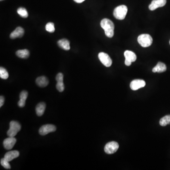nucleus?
I'll return each mask as SVG.
<instances>
[{
	"instance_id": "obj_1",
	"label": "nucleus",
	"mask_w": 170,
	"mask_h": 170,
	"mask_svg": "<svg viewBox=\"0 0 170 170\" xmlns=\"http://www.w3.org/2000/svg\"><path fill=\"white\" fill-rule=\"evenodd\" d=\"M101 27L104 29L105 35L109 38H112L114 35V25L111 20L104 19L100 23Z\"/></svg>"
},
{
	"instance_id": "obj_2",
	"label": "nucleus",
	"mask_w": 170,
	"mask_h": 170,
	"mask_svg": "<svg viewBox=\"0 0 170 170\" xmlns=\"http://www.w3.org/2000/svg\"><path fill=\"white\" fill-rule=\"evenodd\" d=\"M128 12V8L124 5L119 6L114 9L113 14L116 19L119 20H123L125 19Z\"/></svg>"
},
{
	"instance_id": "obj_3",
	"label": "nucleus",
	"mask_w": 170,
	"mask_h": 170,
	"mask_svg": "<svg viewBox=\"0 0 170 170\" xmlns=\"http://www.w3.org/2000/svg\"><path fill=\"white\" fill-rule=\"evenodd\" d=\"M138 41L141 46L147 47L150 46L153 43V39L148 34H142L138 36Z\"/></svg>"
},
{
	"instance_id": "obj_4",
	"label": "nucleus",
	"mask_w": 170,
	"mask_h": 170,
	"mask_svg": "<svg viewBox=\"0 0 170 170\" xmlns=\"http://www.w3.org/2000/svg\"><path fill=\"white\" fill-rule=\"evenodd\" d=\"M21 125L18 122L11 121L10 123V128L7 132L9 137H14L21 130Z\"/></svg>"
},
{
	"instance_id": "obj_5",
	"label": "nucleus",
	"mask_w": 170,
	"mask_h": 170,
	"mask_svg": "<svg viewBox=\"0 0 170 170\" xmlns=\"http://www.w3.org/2000/svg\"><path fill=\"white\" fill-rule=\"evenodd\" d=\"M119 147V146L118 143L116 142H110L105 145L104 148V151L107 154H114L117 151Z\"/></svg>"
},
{
	"instance_id": "obj_6",
	"label": "nucleus",
	"mask_w": 170,
	"mask_h": 170,
	"mask_svg": "<svg viewBox=\"0 0 170 170\" xmlns=\"http://www.w3.org/2000/svg\"><path fill=\"white\" fill-rule=\"evenodd\" d=\"M56 128L54 125L52 124H46L43 125L40 128L39 132L41 135L45 136L51 132L56 131Z\"/></svg>"
},
{
	"instance_id": "obj_7",
	"label": "nucleus",
	"mask_w": 170,
	"mask_h": 170,
	"mask_svg": "<svg viewBox=\"0 0 170 170\" xmlns=\"http://www.w3.org/2000/svg\"><path fill=\"white\" fill-rule=\"evenodd\" d=\"M98 58L103 65L107 67H109L112 65V60L110 56L106 53L101 52L98 54Z\"/></svg>"
},
{
	"instance_id": "obj_8",
	"label": "nucleus",
	"mask_w": 170,
	"mask_h": 170,
	"mask_svg": "<svg viewBox=\"0 0 170 170\" xmlns=\"http://www.w3.org/2000/svg\"><path fill=\"white\" fill-rule=\"evenodd\" d=\"M146 85V82L142 79H135L131 82L130 87L133 90H137L139 88H143Z\"/></svg>"
},
{
	"instance_id": "obj_9",
	"label": "nucleus",
	"mask_w": 170,
	"mask_h": 170,
	"mask_svg": "<svg viewBox=\"0 0 170 170\" xmlns=\"http://www.w3.org/2000/svg\"><path fill=\"white\" fill-rule=\"evenodd\" d=\"M166 3V0H153L149 5V9L151 11H154L159 7L164 6Z\"/></svg>"
},
{
	"instance_id": "obj_10",
	"label": "nucleus",
	"mask_w": 170,
	"mask_h": 170,
	"mask_svg": "<svg viewBox=\"0 0 170 170\" xmlns=\"http://www.w3.org/2000/svg\"><path fill=\"white\" fill-rule=\"evenodd\" d=\"M17 140L14 137H9L3 141V144L4 147L7 150L12 149L16 143Z\"/></svg>"
},
{
	"instance_id": "obj_11",
	"label": "nucleus",
	"mask_w": 170,
	"mask_h": 170,
	"mask_svg": "<svg viewBox=\"0 0 170 170\" xmlns=\"http://www.w3.org/2000/svg\"><path fill=\"white\" fill-rule=\"evenodd\" d=\"M24 34V30L21 27H18L14 30L10 35V38L11 39H15L16 38L21 37Z\"/></svg>"
},
{
	"instance_id": "obj_12",
	"label": "nucleus",
	"mask_w": 170,
	"mask_h": 170,
	"mask_svg": "<svg viewBox=\"0 0 170 170\" xmlns=\"http://www.w3.org/2000/svg\"><path fill=\"white\" fill-rule=\"evenodd\" d=\"M19 156H20V153H19L18 151H11L8 152L6 153L4 158L6 160L10 162L12 161L13 159H15V158L19 157Z\"/></svg>"
},
{
	"instance_id": "obj_13",
	"label": "nucleus",
	"mask_w": 170,
	"mask_h": 170,
	"mask_svg": "<svg viewBox=\"0 0 170 170\" xmlns=\"http://www.w3.org/2000/svg\"><path fill=\"white\" fill-rule=\"evenodd\" d=\"M28 93L26 91H22L20 94V101L18 102V104L20 107H25L26 104V100L28 97Z\"/></svg>"
},
{
	"instance_id": "obj_14",
	"label": "nucleus",
	"mask_w": 170,
	"mask_h": 170,
	"mask_svg": "<svg viewBox=\"0 0 170 170\" xmlns=\"http://www.w3.org/2000/svg\"><path fill=\"white\" fill-rule=\"evenodd\" d=\"M36 82L38 86L42 88L46 87L49 83L48 79L45 76L38 77Z\"/></svg>"
},
{
	"instance_id": "obj_15",
	"label": "nucleus",
	"mask_w": 170,
	"mask_h": 170,
	"mask_svg": "<svg viewBox=\"0 0 170 170\" xmlns=\"http://www.w3.org/2000/svg\"><path fill=\"white\" fill-rule=\"evenodd\" d=\"M167 69L165 64L161 62H159L152 70L153 73H162L165 71Z\"/></svg>"
},
{
	"instance_id": "obj_16",
	"label": "nucleus",
	"mask_w": 170,
	"mask_h": 170,
	"mask_svg": "<svg viewBox=\"0 0 170 170\" xmlns=\"http://www.w3.org/2000/svg\"><path fill=\"white\" fill-rule=\"evenodd\" d=\"M124 56L125 60H128L130 62H134L137 60V56L136 54L131 51L127 50L124 52Z\"/></svg>"
},
{
	"instance_id": "obj_17",
	"label": "nucleus",
	"mask_w": 170,
	"mask_h": 170,
	"mask_svg": "<svg viewBox=\"0 0 170 170\" xmlns=\"http://www.w3.org/2000/svg\"><path fill=\"white\" fill-rule=\"evenodd\" d=\"M58 45L61 48L65 50H69L70 49L69 41L67 39H62L58 41Z\"/></svg>"
},
{
	"instance_id": "obj_18",
	"label": "nucleus",
	"mask_w": 170,
	"mask_h": 170,
	"mask_svg": "<svg viewBox=\"0 0 170 170\" xmlns=\"http://www.w3.org/2000/svg\"><path fill=\"white\" fill-rule=\"evenodd\" d=\"M45 108H46V104L43 102L40 103L36 105V114L39 116H41L43 115L45 111Z\"/></svg>"
},
{
	"instance_id": "obj_19",
	"label": "nucleus",
	"mask_w": 170,
	"mask_h": 170,
	"mask_svg": "<svg viewBox=\"0 0 170 170\" xmlns=\"http://www.w3.org/2000/svg\"><path fill=\"white\" fill-rule=\"evenodd\" d=\"M16 55L21 58H28L29 56V52L27 49L19 50L17 51Z\"/></svg>"
},
{
	"instance_id": "obj_20",
	"label": "nucleus",
	"mask_w": 170,
	"mask_h": 170,
	"mask_svg": "<svg viewBox=\"0 0 170 170\" xmlns=\"http://www.w3.org/2000/svg\"><path fill=\"white\" fill-rule=\"evenodd\" d=\"M159 124L162 126H165L168 124H170V115H166L161 119Z\"/></svg>"
},
{
	"instance_id": "obj_21",
	"label": "nucleus",
	"mask_w": 170,
	"mask_h": 170,
	"mask_svg": "<svg viewBox=\"0 0 170 170\" xmlns=\"http://www.w3.org/2000/svg\"><path fill=\"white\" fill-rule=\"evenodd\" d=\"M17 12L19 15H20L22 18H26L29 16L28 11H26V9L23 7L19 8L17 10Z\"/></svg>"
},
{
	"instance_id": "obj_22",
	"label": "nucleus",
	"mask_w": 170,
	"mask_h": 170,
	"mask_svg": "<svg viewBox=\"0 0 170 170\" xmlns=\"http://www.w3.org/2000/svg\"><path fill=\"white\" fill-rule=\"evenodd\" d=\"M0 77L3 79H7L9 77L8 71L3 67L0 68Z\"/></svg>"
},
{
	"instance_id": "obj_23",
	"label": "nucleus",
	"mask_w": 170,
	"mask_h": 170,
	"mask_svg": "<svg viewBox=\"0 0 170 170\" xmlns=\"http://www.w3.org/2000/svg\"><path fill=\"white\" fill-rule=\"evenodd\" d=\"M45 29L50 33H53L55 31V28L54 24L52 22H49L45 26Z\"/></svg>"
},
{
	"instance_id": "obj_24",
	"label": "nucleus",
	"mask_w": 170,
	"mask_h": 170,
	"mask_svg": "<svg viewBox=\"0 0 170 170\" xmlns=\"http://www.w3.org/2000/svg\"><path fill=\"white\" fill-rule=\"evenodd\" d=\"M10 162L6 160L5 158H2L1 160V164L4 168L6 169H11V165L9 164Z\"/></svg>"
},
{
	"instance_id": "obj_25",
	"label": "nucleus",
	"mask_w": 170,
	"mask_h": 170,
	"mask_svg": "<svg viewBox=\"0 0 170 170\" xmlns=\"http://www.w3.org/2000/svg\"><path fill=\"white\" fill-rule=\"evenodd\" d=\"M56 88L60 92H62L64 90V85L63 81H59L56 84Z\"/></svg>"
},
{
	"instance_id": "obj_26",
	"label": "nucleus",
	"mask_w": 170,
	"mask_h": 170,
	"mask_svg": "<svg viewBox=\"0 0 170 170\" xmlns=\"http://www.w3.org/2000/svg\"><path fill=\"white\" fill-rule=\"evenodd\" d=\"M56 80L57 82L63 81V75L62 73H59L56 77Z\"/></svg>"
},
{
	"instance_id": "obj_27",
	"label": "nucleus",
	"mask_w": 170,
	"mask_h": 170,
	"mask_svg": "<svg viewBox=\"0 0 170 170\" xmlns=\"http://www.w3.org/2000/svg\"><path fill=\"white\" fill-rule=\"evenodd\" d=\"M5 103V98L3 96H1L0 97V107H1Z\"/></svg>"
},
{
	"instance_id": "obj_28",
	"label": "nucleus",
	"mask_w": 170,
	"mask_h": 170,
	"mask_svg": "<svg viewBox=\"0 0 170 170\" xmlns=\"http://www.w3.org/2000/svg\"><path fill=\"white\" fill-rule=\"evenodd\" d=\"M125 65H126V66H129L131 64V62H130V61H128V60H125Z\"/></svg>"
},
{
	"instance_id": "obj_29",
	"label": "nucleus",
	"mask_w": 170,
	"mask_h": 170,
	"mask_svg": "<svg viewBox=\"0 0 170 170\" xmlns=\"http://www.w3.org/2000/svg\"><path fill=\"white\" fill-rule=\"evenodd\" d=\"M75 2L77 3H81V2H83L85 0H74Z\"/></svg>"
},
{
	"instance_id": "obj_30",
	"label": "nucleus",
	"mask_w": 170,
	"mask_h": 170,
	"mask_svg": "<svg viewBox=\"0 0 170 170\" xmlns=\"http://www.w3.org/2000/svg\"></svg>"
},
{
	"instance_id": "obj_31",
	"label": "nucleus",
	"mask_w": 170,
	"mask_h": 170,
	"mask_svg": "<svg viewBox=\"0 0 170 170\" xmlns=\"http://www.w3.org/2000/svg\"><path fill=\"white\" fill-rule=\"evenodd\" d=\"M1 1H2V0H1Z\"/></svg>"
}]
</instances>
